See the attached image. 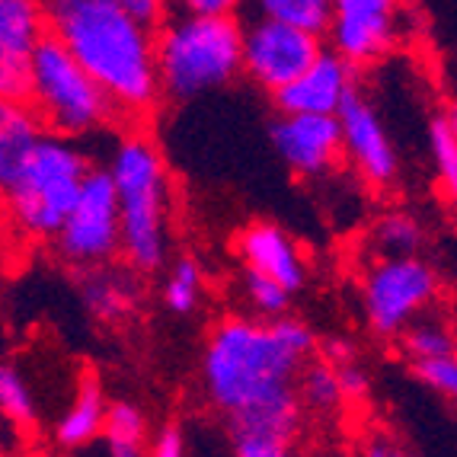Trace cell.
I'll return each instance as SVG.
<instances>
[{
	"label": "cell",
	"instance_id": "obj_8",
	"mask_svg": "<svg viewBox=\"0 0 457 457\" xmlns=\"http://www.w3.org/2000/svg\"><path fill=\"white\" fill-rule=\"evenodd\" d=\"M52 244L74 269L103 266L119 256V202L106 167L87 170L74 205L68 208Z\"/></svg>",
	"mask_w": 457,
	"mask_h": 457
},
{
	"label": "cell",
	"instance_id": "obj_34",
	"mask_svg": "<svg viewBox=\"0 0 457 457\" xmlns=\"http://www.w3.org/2000/svg\"><path fill=\"white\" fill-rule=\"evenodd\" d=\"M147 451L157 457H183L186 454V432L176 422H167L147 438Z\"/></svg>",
	"mask_w": 457,
	"mask_h": 457
},
{
	"label": "cell",
	"instance_id": "obj_18",
	"mask_svg": "<svg viewBox=\"0 0 457 457\" xmlns=\"http://www.w3.org/2000/svg\"><path fill=\"white\" fill-rule=\"evenodd\" d=\"M46 135V125L29 99L0 96V186H7Z\"/></svg>",
	"mask_w": 457,
	"mask_h": 457
},
{
	"label": "cell",
	"instance_id": "obj_37",
	"mask_svg": "<svg viewBox=\"0 0 457 457\" xmlns=\"http://www.w3.org/2000/svg\"><path fill=\"white\" fill-rule=\"evenodd\" d=\"M0 221H4V186H0Z\"/></svg>",
	"mask_w": 457,
	"mask_h": 457
},
{
	"label": "cell",
	"instance_id": "obj_19",
	"mask_svg": "<svg viewBox=\"0 0 457 457\" xmlns=\"http://www.w3.org/2000/svg\"><path fill=\"white\" fill-rule=\"evenodd\" d=\"M103 445L112 457H137L147 451V416L141 406L129 403V400H115L106 406V420H103V432H99Z\"/></svg>",
	"mask_w": 457,
	"mask_h": 457
},
{
	"label": "cell",
	"instance_id": "obj_21",
	"mask_svg": "<svg viewBox=\"0 0 457 457\" xmlns=\"http://www.w3.org/2000/svg\"><path fill=\"white\" fill-rule=\"evenodd\" d=\"M295 396L301 410L313 412V416H336L345 406L339 378H336V365H329L327 359L301 365L295 378Z\"/></svg>",
	"mask_w": 457,
	"mask_h": 457
},
{
	"label": "cell",
	"instance_id": "obj_15",
	"mask_svg": "<svg viewBox=\"0 0 457 457\" xmlns=\"http://www.w3.org/2000/svg\"><path fill=\"white\" fill-rule=\"evenodd\" d=\"M237 253L246 269L262 272L291 295L307 285V256L285 228L272 221H253L237 234Z\"/></svg>",
	"mask_w": 457,
	"mask_h": 457
},
{
	"label": "cell",
	"instance_id": "obj_2",
	"mask_svg": "<svg viewBox=\"0 0 457 457\" xmlns=\"http://www.w3.org/2000/svg\"><path fill=\"white\" fill-rule=\"evenodd\" d=\"M304 359L275 336L260 317H224L208 333L202 352V387L221 416L295 394Z\"/></svg>",
	"mask_w": 457,
	"mask_h": 457
},
{
	"label": "cell",
	"instance_id": "obj_32",
	"mask_svg": "<svg viewBox=\"0 0 457 457\" xmlns=\"http://www.w3.org/2000/svg\"><path fill=\"white\" fill-rule=\"evenodd\" d=\"M336 378H339V390H343L345 403H359L365 400L368 390H371V378L359 361H343L336 365Z\"/></svg>",
	"mask_w": 457,
	"mask_h": 457
},
{
	"label": "cell",
	"instance_id": "obj_3",
	"mask_svg": "<svg viewBox=\"0 0 457 457\" xmlns=\"http://www.w3.org/2000/svg\"><path fill=\"white\" fill-rule=\"evenodd\" d=\"M106 170L119 202V256L137 275L161 272L173 240V179L161 147L135 129L115 141Z\"/></svg>",
	"mask_w": 457,
	"mask_h": 457
},
{
	"label": "cell",
	"instance_id": "obj_29",
	"mask_svg": "<svg viewBox=\"0 0 457 457\" xmlns=\"http://www.w3.org/2000/svg\"><path fill=\"white\" fill-rule=\"evenodd\" d=\"M0 96L29 99V54L0 42Z\"/></svg>",
	"mask_w": 457,
	"mask_h": 457
},
{
	"label": "cell",
	"instance_id": "obj_26",
	"mask_svg": "<svg viewBox=\"0 0 457 457\" xmlns=\"http://www.w3.org/2000/svg\"><path fill=\"white\" fill-rule=\"evenodd\" d=\"M428 154H432V167L438 183L445 186L448 195L457 189V122L451 109L432 115L428 122Z\"/></svg>",
	"mask_w": 457,
	"mask_h": 457
},
{
	"label": "cell",
	"instance_id": "obj_31",
	"mask_svg": "<svg viewBox=\"0 0 457 457\" xmlns=\"http://www.w3.org/2000/svg\"><path fill=\"white\" fill-rule=\"evenodd\" d=\"M272 329L275 336L282 339L285 345H288L295 355H301V359H311L313 352L320 349V339H317V333H313L311 327H307L304 320H297V317H291V313H282V317H272Z\"/></svg>",
	"mask_w": 457,
	"mask_h": 457
},
{
	"label": "cell",
	"instance_id": "obj_16",
	"mask_svg": "<svg viewBox=\"0 0 457 457\" xmlns=\"http://www.w3.org/2000/svg\"><path fill=\"white\" fill-rule=\"evenodd\" d=\"M80 297L87 311L103 323H119L137 311L141 301V282L135 269H115L112 262L84 269L80 278Z\"/></svg>",
	"mask_w": 457,
	"mask_h": 457
},
{
	"label": "cell",
	"instance_id": "obj_28",
	"mask_svg": "<svg viewBox=\"0 0 457 457\" xmlns=\"http://www.w3.org/2000/svg\"><path fill=\"white\" fill-rule=\"evenodd\" d=\"M244 295L260 320L282 317V313H288V307H291V291L282 288V285L275 282V278H269V275L253 272V269L244 272Z\"/></svg>",
	"mask_w": 457,
	"mask_h": 457
},
{
	"label": "cell",
	"instance_id": "obj_23",
	"mask_svg": "<svg viewBox=\"0 0 457 457\" xmlns=\"http://www.w3.org/2000/svg\"><path fill=\"white\" fill-rule=\"evenodd\" d=\"M400 352L406 355V361H420V359H435V355H451L454 352V329L442 317H432V313H420L416 320L406 323L400 333Z\"/></svg>",
	"mask_w": 457,
	"mask_h": 457
},
{
	"label": "cell",
	"instance_id": "obj_38",
	"mask_svg": "<svg viewBox=\"0 0 457 457\" xmlns=\"http://www.w3.org/2000/svg\"><path fill=\"white\" fill-rule=\"evenodd\" d=\"M0 426H4V420H0ZM0 451H4V438H0Z\"/></svg>",
	"mask_w": 457,
	"mask_h": 457
},
{
	"label": "cell",
	"instance_id": "obj_17",
	"mask_svg": "<svg viewBox=\"0 0 457 457\" xmlns=\"http://www.w3.org/2000/svg\"><path fill=\"white\" fill-rule=\"evenodd\" d=\"M106 394L99 387L96 378H80L74 390V400L68 403V410L62 412V420L54 422V445L62 451H84L103 432V420H106Z\"/></svg>",
	"mask_w": 457,
	"mask_h": 457
},
{
	"label": "cell",
	"instance_id": "obj_10",
	"mask_svg": "<svg viewBox=\"0 0 457 457\" xmlns=\"http://www.w3.org/2000/svg\"><path fill=\"white\" fill-rule=\"evenodd\" d=\"M403 32V0H333L323 38H329V48L352 68H368L387 58Z\"/></svg>",
	"mask_w": 457,
	"mask_h": 457
},
{
	"label": "cell",
	"instance_id": "obj_33",
	"mask_svg": "<svg viewBox=\"0 0 457 457\" xmlns=\"http://www.w3.org/2000/svg\"><path fill=\"white\" fill-rule=\"evenodd\" d=\"M106 4L125 10L129 16H135L137 23L151 26V29H157L170 16V0H106Z\"/></svg>",
	"mask_w": 457,
	"mask_h": 457
},
{
	"label": "cell",
	"instance_id": "obj_24",
	"mask_svg": "<svg viewBox=\"0 0 457 457\" xmlns=\"http://www.w3.org/2000/svg\"><path fill=\"white\" fill-rule=\"evenodd\" d=\"M371 244L378 256H412L426 246V228L410 212H387L374 224Z\"/></svg>",
	"mask_w": 457,
	"mask_h": 457
},
{
	"label": "cell",
	"instance_id": "obj_25",
	"mask_svg": "<svg viewBox=\"0 0 457 457\" xmlns=\"http://www.w3.org/2000/svg\"><path fill=\"white\" fill-rule=\"evenodd\" d=\"M202 291H205V272L192 256H183L170 266L167 278H163V304L170 313H176V317L195 313Z\"/></svg>",
	"mask_w": 457,
	"mask_h": 457
},
{
	"label": "cell",
	"instance_id": "obj_27",
	"mask_svg": "<svg viewBox=\"0 0 457 457\" xmlns=\"http://www.w3.org/2000/svg\"><path fill=\"white\" fill-rule=\"evenodd\" d=\"M256 10L269 20H282L313 36H327L333 0H256Z\"/></svg>",
	"mask_w": 457,
	"mask_h": 457
},
{
	"label": "cell",
	"instance_id": "obj_5",
	"mask_svg": "<svg viewBox=\"0 0 457 457\" xmlns=\"http://www.w3.org/2000/svg\"><path fill=\"white\" fill-rule=\"evenodd\" d=\"M90 167V154L77 145V137L46 131L23 167L4 186V218L13 234L32 244L52 240Z\"/></svg>",
	"mask_w": 457,
	"mask_h": 457
},
{
	"label": "cell",
	"instance_id": "obj_13",
	"mask_svg": "<svg viewBox=\"0 0 457 457\" xmlns=\"http://www.w3.org/2000/svg\"><path fill=\"white\" fill-rule=\"evenodd\" d=\"M301 416L304 410L295 394L230 412L224 416L230 451L240 457H285L301 435Z\"/></svg>",
	"mask_w": 457,
	"mask_h": 457
},
{
	"label": "cell",
	"instance_id": "obj_30",
	"mask_svg": "<svg viewBox=\"0 0 457 457\" xmlns=\"http://www.w3.org/2000/svg\"><path fill=\"white\" fill-rule=\"evenodd\" d=\"M416 378L426 384L428 390L442 396H454L457 394V359L454 352L451 355H435V359H420V361H410Z\"/></svg>",
	"mask_w": 457,
	"mask_h": 457
},
{
	"label": "cell",
	"instance_id": "obj_1",
	"mask_svg": "<svg viewBox=\"0 0 457 457\" xmlns=\"http://www.w3.org/2000/svg\"><path fill=\"white\" fill-rule=\"evenodd\" d=\"M48 32L109 96L115 119L141 122L163 99L157 77V29L106 0H46Z\"/></svg>",
	"mask_w": 457,
	"mask_h": 457
},
{
	"label": "cell",
	"instance_id": "obj_9",
	"mask_svg": "<svg viewBox=\"0 0 457 457\" xmlns=\"http://www.w3.org/2000/svg\"><path fill=\"white\" fill-rule=\"evenodd\" d=\"M323 48V36L256 16L250 26H240V74L250 77L260 90L275 93L295 80Z\"/></svg>",
	"mask_w": 457,
	"mask_h": 457
},
{
	"label": "cell",
	"instance_id": "obj_7",
	"mask_svg": "<svg viewBox=\"0 0 457 457\" xmlns=\"http://www.w3.org/2000/svg\"><path fill=\"white\" fill-rule=\"evenodd\" d=\"M442 297V275L420 253L378 256L361 275V307L378 336H396Z\"/></svg>",
	"mask_w": 457,
	"mask_h": 457
},
{
	"label": "cell",
	"instance_id": "obj_20",
	"mask_svg": "<svg viewBox=\"0 0 457 457\" xmlns=\"http://www.w3.org/2000/svg\"><path fill=\"white\" fill-rule=\"evenodd\" d=\"M48 36L46 0H0V42L29 54Z\"/></svg>",
	"mask_w": 457,
	"mask_h": 457
},
{
	"label": "cell",
	"instance_id": "obj_36",
	"mask_svg": "<svg viewBox=\"0 0 457 457\" xmlns=\"http://www.w3.org/2000/svg\"><path fill=\"white\" fill-rule=\"evenodd\" d=\"M323 359H327L329 365H343V361H355V345H352L349 339H329V343L323 345Z\"/></svg>",
	"mask_w": 457,
	"mask_h": 457
},
{
	"label": "cell",
	"instance_id": "obj_35",
	"mask_svg": "<svg viewBox=\"0 0 457 457\" xmlns=\"http://www.w3.org/2000/svg\"><path fill=\"white\" fill-rule=\"evenodd\" d=\"M170 7L189 16H237L244 0H170Z\"/></svg>",
	"mask_w": 457,
	"mask_h": 457
},
{
	"label": "cell",
	"instance_id": "obj_14",
	"mask_svg": "<svg viewBox=\"0 0 457 457\" xmlns=\"http://www.w3.org/2000/svg\"><path fill=\"white\" fill-rule=\"evenodd\" d=\"M355 74H359V68H352L343 54L323 48L295 80H288L282 90L272 93L275 106H278V112L336 115L343 99L355 90Z\"/></svg>",
	"mask_w": 457,
	"mask_h": 457
},
{
	"label": "cell",
	"instance_id": "obj_4",
	"mask_svg": "<svg viewBox=\"0 0 457 457\" xmlns=\"http://www.w3.org/2000/svg\"><path fill=\"white\" fill-rule=\"evenodd\" d=\"M240 74L237 16H167L157 26L161 93L176 103L224 90Z\"/></svg>",
	"mask_w": 457,
	"mask_h": 457
},
{
	"label": "cell",
	"instance_id": "obj_11",
	"mask_svg": "<svg viewBox=\"0 0 457 457\" xmlns=\"http://www.w3.org/2000/svg\"><path fill=\"white\" fill-rule=\"evenodd\" d=\"M339 135H343V157L355 167V173L368 186L390 189L400 179V154L387 135V125L381 122L371 99L359 93V87L343 99L336 109Z\"/></svg>",
	"mask_w": 457,
	"mask_h": 457
},
{
	"label": "cell",
	"instance_id": "obj_22",
	"mask_svg": "<svg viewBox=\"0 0 457 457\" xmlns=\"http://www.w3.org/2000/svg\"><path fill=\"white\" fill-rule=\"evenodd\" d=\"M0 420L13 432H36L38 403L26 374L10 361H0Z\"/></svg>",
	"mask_w": 457,
	"mask_h": 457
},
{
	"label": "cell",
	"instance_id": "obj_6",
	"mask_svg": "<svg viewBox=\"0 0 457 457\" xmlns=\"http://www.w3.org/2000/svg\"><path fill=\"white\" fill-rule=\"evenodd\" d=\"M29 103L46 131L77 141L119 122L109 96L52 32L29 52Z\"/></svg>",
	"mask_w": 457,
	"mask_h": 457
},
{
	"label": "cell",
	"instance_id": "obj_12",
	"mask_svg": "<svg viewBox=\"0 0 457 457\" xmlns=\"http://www.w3.org/2000/svg\"><path fill=\"white\" fill-rule=\"evenodd\" d=\"M275 154L301 179H317L339 167L343 161V135L339 119L320 112H278L269 129Z\"/></svg>",
	"mask_w": 457,
	"mask_h": 457
}]
</instances>
